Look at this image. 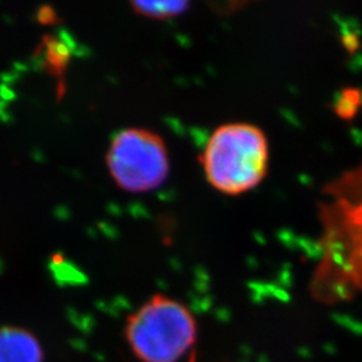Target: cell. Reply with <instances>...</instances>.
<instances>
[{"mask_svg": "<svg viewBox=\"0 0 362 362\" xmlns=\"http://www.w3.org/2000/svg\"><path fill=\"white\" fill-rule=\"evenodd\" d=\"M187 362H196V351L194 353H192L188 358H187Z\"/></svg>", "mask_w": 362, "mask_h": 362, "instance_id": "52a82bcc", "label": "cell"}, {"mask_svg": "<svg viewBox=\"0 0 362 362\" xmlns=\"http://www.w3.org/2000/svg\"><path fill=\"white\" fill-rule=\"evenodd\" d=\"M0 362H45L42 344L21 326L0 327Z\"/></svg>", "mask_w": 362, "mask_h": 362, "instance_id": "277c9868", "label": "cell"}, {"mask_svg": "<svg viewBox=\"0 0 362 362\" xmlns=\"http://www.w3.org/2000/svg\"><path fill=\"white\" fill-rule=\"evenodd\" d=\"M124 334L140 362H180L196 351L199 327L187 305L155 294L128 315Z\"/></svg>", "mask_w": 362, "mask_h": 362, "instance_id": "6da1fadb", "label": "cell"}, {"mask_svg": "<svg viewBox=\"0 0 362 362\" xmlns=\"http://www.w3.org/2000/svg\"><path fill=\"white\" fill-rule=\"evenodd\" d=\"M46 43V62L52 66V70L61 71L62 67L67 64V59L70 58V52L66 49L65 45H62L61 40L52 38Z\"/></svg>", "mask_w": 362, "mask_h": 362, "instance_id": "8992f818", "label": "cell"}, {"mask_svg": "<svg viewBox=\"0 0 362 362\" xmlns=\"http://www.w3.org/2000/svg\"><path fill=\"white\" fill-rule=\"evenodd\" d=\"M106 167L117 187L129 194H145L161 187L169 176L167 144L153 130H119L106 152Z\"/></svg>", "mask_w": 362, "mask_h": 362, "instance_id": "3957f363", "label": "cell"}, {"mask_svg": "<svg viewBox=\"0 0 362 362\" xmlns=\"http://www.w3.org/2000/svg\"><path fill=\"white\" fill-rule=\"evenodd\" d=\"M132 10L149 19H173L187 13L191 4L185 0L170 1H130Z\"/></svg>", "mask_w": 362, "mask_h": 362, "instance_id": "5b68a950", "label": "cell"}, {"mask_svg": "<svg viewBox=\"0 0 362 362\" xmlns=\"http://www.w3.org/2000/svg\"><path fill=\"white\" fill-rule=\"evenodd\" d=\"M200 163L208 182L216 191L245 194L266 176L269 163L266 136L251 124L221 125L208 139Z\"/></svg>", "mask_w": 362, "mask_h": 362, "instance_id": "7a4b0ae2", "label": "cell"}]
</instances>
